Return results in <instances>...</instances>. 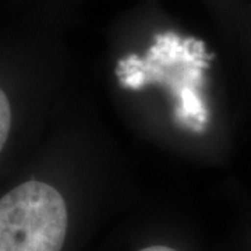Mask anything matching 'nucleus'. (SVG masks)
I'll use <instances>...</instances> for the list:
<instances>
[{
  "label": "nucleus",
  "instance_id": "obj_3",
  "mask_svg": "<svg viewBox=\"0 0 251 251\" xmlns=\"http://www.w3.org/2000/svg\"><path fill=\"white\" fill-rule=\"evenodd\" d=\"M138 251H177L172 247H168V246H150V247H145V249H141Z\"/></svg>",
  "mask_w": 251,
  "mask_h": 251
},
{
  "label": "nucleus",
  "instance_id": "obj_2",
  "mask_svg": "<svg viewBox=\"0 0 251 251\" xmlns=\"http://www.w3.org/2000/svg\"><path fill=\"white\" fill-rule=\"evenodd\" d=\"M11 126V109L6 94L0 92V148H4Z\"/></svg>",
  "mask_w": 251,
  "mask_h": 251
},
{
  "label": "nucleus",
  "instance_id": "obj_1",
  "mask_svg": "<svg viewBox=\"0 0 251 251\" xmlns=\"http://www.w3.org/2000/svg\"><path fill=\"white\" fill-rule=\"evenodd\" d=\"M69 215L62 194L29 180L0 201V251H62Z\"/></svg>",
  "mask_w": 251,
  "mask_h": 251
}]
</instances>
